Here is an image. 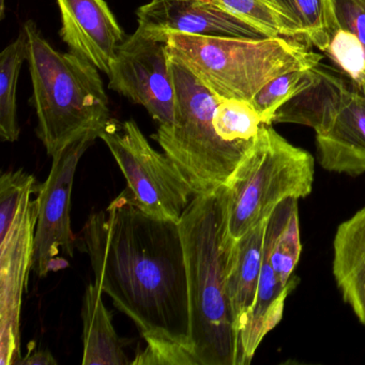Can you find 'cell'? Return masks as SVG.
I'll use <instances>...</instances> for the list:
<instances>
[{
	"mask_svg": "<svg viewBox=\"0 0 365 365\" xmlns=\"http://www.w3.org/2000/svg\"><path fill=\"white\" fill-rule=\"evenodd\" d=\"M6 0H0V20L5 19Z\"/></svg>",
	"mask_w": 365,
	"mask_h": 365,
	"instance_id": "obj_29",
	"label": "cell"
},
{
	"mask_svg": "<svg viewBox=\"0 0 365 365\" xmlns=\"http://www.w3.org/2000/svg\"><path fill=\"white\" fill-rule=\"evenodd\" d=\"M297 284L296 275L287 285L279 282L271 266L268 249L264 245L257 294L249 319L239 335L236 365H249L252 362L262 339L281 322L288 294Z\"/></svg>",
	"mask_w": 365,
	"mask_h": 365,
	"instance_id": "obj_15",
	"label": "cell"
},
{
	"mask_svg": "<svg viewBox=\"0 0 365 365\" xmlns=\"http://www.w3.org/2000/svg\"><path fill=\"white\" fill-rule=\"evenodd\" d=\"M96 283L147 339L191 344L185 250L178 223L145 213L125 189L83 228Z\"/></svg>",
	"mask_w": 365,
	"mask_h": 365,
	"instance_id": "obj_1",
	"label": "cell"
},
{
	"mask_svg": "<svg viewBox=\"0 0 365 365\" xmlns=\"http://www.w3.org/2000/svg\"><path fill=\"white\" fill-rule=\"evenodd\" d=\"M29 194L14 222L0 235V365L18 364L21 356L22 300L33 270L37 200Z\"/></svg>",
	"mask_w": 365,
	"mask_h": 365,
	"instance_id": "obj_11",
	"label": "cell"
},
{
	"mask_svg": "<svg viewBox=\"0 0 365 365\" xmlns=\"http://www.w3.org/2000/svg\"><path fill=\"white\" fill-rule=\"evenodd\" d=\"M225 185L192 200L179 221L190 304V339L200 365H236L238 336L227 294L235 239Z\"/></svg>",
	"mask_w": 365,
	"mask_h": 365,
	"instance_id": "obj_2",
	"label": "cell"
},
{
	"mask_svg": "<svg viewBox=\"0 0 365 365\" xmlns=\"http://www.w3.org/2000/svg\"><path fill=\"white\" fill-rule=\"evenodd\" d=\"M300 29L303 39L326 52L339 29L332 0H271Z\"/></svg>",
	"mask_w": 365,
	"mask_h": 365,
	"instance_id": "obj_20",
	"label": "cell"
},
{
	"mask_svg": "<svg viewBox=\"0 0 365 365\" xmlns=\"http://www.w3.org/2000/svg\"><path fill=\"white\" fill-rule=\"evenodd\" d=\"M264 245L275 274L283 285H287L294 277L302 250L297 198L285 200L271 213L267 221Z\"/></svg>",
	"mask_w": 365,
	"mask_h": 365,
	"instance_id": "obj_18",
	"label": "cell"
},
{
	"mask_svg": "<svg viewBox=\"0 0 365 365\" xmlns=\"http://www.w3.org/2000/svg\"><path fill=\"white\" fill-rule=\"evenodd\" d=\"M267 221L237 239L230 256L227 294L238 339L257 294Z\"/></svg>",
	"mask_w": 365,
	"mask_h": 365,
	"instance_id": "obj_16",
	"label": "cell"
},
{
	"mask_svg": "<svg viewBox=\"0 0 365 365\" xmlns=\"http://www.w3.org/2000/svg\"><path fill=\"white\" fill-rule=\"evenodd\" d=\"M97 283H89L83 300V361L84 365L131 364L125 356L129 341L120 339L112 315L102 300Z\"/></svg>",
	"mask_w": 365,
	"mask_h": 365,
	"instance_id": "obj_17",
	"label": "cell"
},
{
	"mask_svg": "<svg viewBox=\"0 0 365 365\" xmlns=\"http://www.w3.org/2000/svg\"><path fill=\"white\" fill-rule=\"evenodd\" d=\"M108 88L143 106L159 125H172L176 88L166 37L138 27L119 46Z\"/></svg>",
	"mask_w": 365,
	"mask_h": 365,
	"instance_id": "obj_9",
	"label": "cell"
},
{
	"mask_svg": "<svg viewBox=\"0 0 365 365\" xmlns=\"http://www.w3.org/2000/svg\"><path fill=\"white\" fill-rule=\"evenodd\" d=\"M146 348L136 354L133 365H200L193 345L170 339H147Z\"/></svg>",
	"mask_w": 365,
	"mask_h": 365,
	"instance_id": "obj_26",
	"label": "cell"
},
{
	"mask_svg": "<svg viewBox=\"0 0 365 365\" xmlns=\"http://www.w3.org/2000/svg\"><path fill=\"white\" fill-rule=\"evenodd\" d=\"M37 115V135L54 157L87 134L100 136L110 120L99 70L73 53L55 50L34 21L23 26Z\"/></svg>",
	"mask_w": 365,
	"mask_h": 365,
	"instance_id": "obj_3",
	"label": "cell"
},
{
	"mask_svg": "<svg viewBox=\"0 0 365 365\" xmlns=\"http://www.w3.org/2000/svg\"><path fill=\"white\" fill-rule=\"evenodd\" d=\"M164 36L168 54L222 100L250 103L273 78L315 67L322 59L283 37L245 39L177 31Z\"/></svg>",
	"mask_w": 365,
	"mask_h": 365,
	"instance_id": "obj_4",
	"label": "cell"
},
{
	"mask_svg": "<svg viewBox=\"0 0 365 365\" xmlns=\"http://www.w3.org/2000/svg\"><path fill=\"white\" fill-rule=\"evenodd\" d=\"M269 37L302 38L300 29L271 0H211Z\"/></svg>",
	"mask_w": 365,
	"mask_h": 365,
	"instance_id": "obj_21",
	"label": "cell"
},
{
	"mask_svg": "<svg viewBox=\"0 0 365 365\" xmlns=\"http://www.w3.org/2000/svg\"><path fill=\"white\" fill-rule=\"evenodd\" d=\"M309 76V85L275 113L272 123L312 128L318 162L328 172L364 174L365 85L320 63Z\"/></svg>",
	"mask_w": 365,
	"mask_h": 365,
	"instance_id": "obj_6",
	"label": "cell"
},
{
	"mask_svg": "<svg viewBox=\"0 0 365 365\" xmlns=\"http://www.w3.org/2000/svg\"><path fill=\"white\" fill-rule=\"evenodd\" d=\"M170 59L176 88L175 120L159 125L151 138L174 162L194 195L212 193L226 185L254 140L230 143L219 136L213 116L222 99L180 61L170 55Z\"/></svg>",
	"mask_w": 365,
	"mask_h": 365,
	"instance_id": "obj_5",
	"label": "cell"
},
{
	"mask_svg": "<svg viewBox=\"0 0 365 365\" xmlns=\"http://www.w3.org/2000/svg\"><path fill=\"white\" fill-rule=\"evenodd\" d=\"M324 53L348 78L365 85V46L354 34L339 29Z\"/></svg>",
	"mask_w": 365,
	"mask_h": 365,
	"instance_id": "obj_25",
	"label": "cell"
},
{
	"mask_svg": "<svg viewBox=\"0 0 365 365\" xmlns=\"http://www.w3.org/2000/svg\"><path fill=\"white\" fill-rule=\"evenodd\" d=\"M332 269L344 301L365 324V207L337 227Z\"/></svg>",
	"mask_w": 365,
	"mask_h": 365,
	"instance_id": "obj_14",
	"label": "cell"
},
{
	"mask_svg": "<svg viewBox=\"0 0 365 365\" xmlns=\"http://www.w3.org/2000/svg\"><path fill=\"white\" fill-rule=\"evenodd\" d=\"M61 40L108 76L125 35L106 0H56Z\"/></svg>",
	"mask_w": 365,
	"mask_h": 365,
	"instance_id": "obj_13",
	"label": "cell"
},
{
	"mask_svg": "<svg viewBox=\"0 0 365 365\" xmlns=\"http://www.w3.org/2000/svg\"><path fill=\"white\" fill-rule=\"evenodd\" d=\"M309 69L294 70L282 74L256 93L250 104L259 115L262 123L272 125L275 113L309 85Z\"/></svg>",
	"mask_w": 365,
	"mask_h": 365,
	"instance_id": "obj_23",
	"label": "cell"
},
{
	"mask_svg": "<svg viewBox=\"0 0 365 365\" xmlns=\"http://www.w3.org/2000/svg\"><path fill=\"white\" fill-rule=\"evenodd\" d=\"M27 61V36L19 37L0 54V138L14 143L20 138L18 120V84L23 63Z\"/></svg>",
	"mask_w": 365,
	"mask_h": 365,
	"instance_id": "obj_19",
	"label": "cell"
},
{
	"mask_svg": "<svg viewBox=\"0 0 365 365\" xmlns=\"http://www.w3.org/2000/svg\"><path fill=\"white\" fill-rule=\"evenodd\" d=\"M97 138V134H87L59 151L53 157L48 178L39 185L33 262V271L39 277L69 266L67 260L58 257L59 254L73 256L76 239L72 232L70 207L74 176L81 158Z\"/></svg>",
	"mask_w": 365,
	"mask_h": 365,
	"instance_id": "obj_10",
	"label": "cell"
},
{
	"mask_svg": "<svg viewBox=\"0 0 365 365\" xmlns=\"http://www.w3.org/2000/svg\"><path fill=\"white\" fill-rule=\"evenodd\" d=\"M264 125L249 102L221 100L213 116L215 131L230 143L253 142Z\"/></svg>",
	"mask_w": 365,
	"mask_h": 365,
	"instance_id": "obj_22",
	"label": "cell"
},
{
	"mask_svg": "<svg viewBox=\"0 0 365 365\" xmlns=\"http://www.w3.org/2000/svg\"><path fill=\"white\" fill-rule=\"evenodd\" d=\"M37 180L24 170L4 173L0 178V235L11 226L23 200L29 194L38 192Z\"/></svg>",
	"mask_w": 365,
	"mask_h": 365,
	"instance_id": "obj_24",
	"label": "cell"
},
{
	"mask_svg": "<svg viewBox=\"0 0 365 365\" xmlns=\"http://www.w3.org/2000/svg\"><path fill=\"white\" fill-rule=\"evenodd\" d=\"M339 29L354 34L365 46V0H332Z\"/></svg>",
	"mask_w": 365,
	"mask_h": 365,
	"instance_id": "obj_27",
	"label": "cell"
},
{
	"mask_svg": "<svg viewBox=\"0 0 365 365\" xmlns=\"http://www.w3.org/2000/svg\"><path fill=\"white\" fill-rule=\"evenodd\" d=\"M99 138L114 155L136 205L151 217L179 223L195 195L174 162L149 144L133 120L110 118Z\"/></svg>",
	"mask_w": 365,
	"mask_h": 365,
	"instance_id": "obj_8",
	"label": "cell"
},
{
	"mask_svg": "<svg viewBox=\"0 0 365 365\" xmlns=\"http://www.w3.org/2000/svg\"><path fill=\"white\" fill-rule=\"evenodd\" d=\"M29 345V354L26 356H23L18 364L20 365H56L57 361L55 360L50 350L48 349H35L36 343Z\"/></svg>",
	"mask_w": 365,
	"mask_h": 365,
	"instance_id": "obj_28",
	"label": "cell"
},
{
	"mask_svg": "<svg viewBox=\"0 0 365 365\" xmlns=\"http://www.w3.org/2000/svg\"><path fill=\"white\" fill-rule=\"evenodd\" d=\"M314 173L311 153L264 123L225 185L228 234L237 240L267 221L282 202L307 197Z\"/></svg>",
	"mask_w": 365,
	"mask_h": 365,
	"instance_id": "obj_7",
	"label": "cell"
},
{
	"mask_svg": "<svg viewBox=\"0 0 365 365\" xmlns=\"http://www.w3.org/2000/svg\"><path fill=\"white\" fill-rule=\"evenodd\" d=\"M136 16L138 27L162 37L177 31L245 39L272 38L211 0H150L138 8Z\"/></svg>",
	"mask_w": 365,
	"mask_h": 365,
	"instance_id": "obj_12",
	"label": "cell"
}]
</instances>
